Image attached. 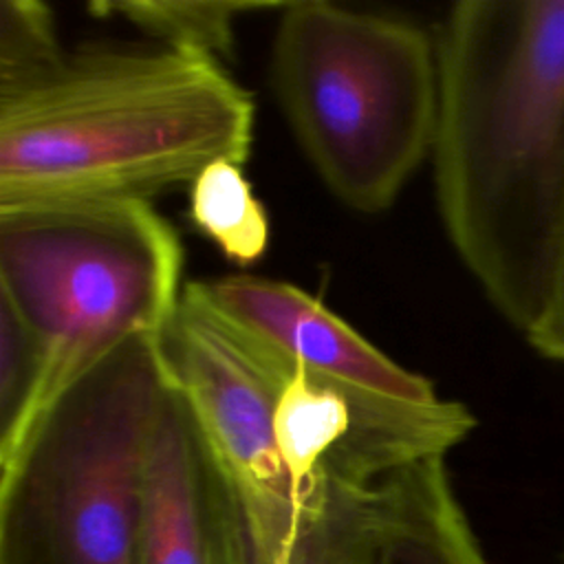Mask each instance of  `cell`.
Instances as JSON below:
<instances>
[{
	"label": "cell",
	"mask_w": 564,
	"mask_h": 564,
	"mask_svg": "<svg viewBox=\"0 0 564 564\" xmlns=\"http://www.w3.org/2000/svg\"><path fill=\"white\" fill-rule=\"evenodd\" d=\"M434 44L438 216L485 297L527 337L564 207V0H460Z\"/></svg>",
	"instance_id": "6da1fadb"
},
{
	"label": "cell",
	"mask_w": 564,
	"mask_h": 564,
	"mask_svg": "<svg viewBox=\"0 0 564 564\" xmlns=\"http://www.w3.org/2000/svg\"><path fill=\"white\" fill-rule=\"evenodd\" d=\"M253 99L218 62L165 46H84L0 97V205L148 200L209 163H245Z\"/></svg>",
	"instance_id": "7a4b0ae2"
},
{
	"label": "cell",
	"mask_w": 564,
	"mask_h": 564,
	"mask_svg": "<svg viewBox=\"0 0 564 564\" xmlns=\"http://www.w3.org/2000/svg\"><path fill=\"white\" fill-rule=\"evenodd\" d=\"M183 247L148 200L0 205V300L37 337L42 379L9 458L51 405L134 337L161 339L183 291Z\"/></svg>",
	"instance_id": "3957f363"
},
{
	"label": "cell",
	"mask_w": 564,
	"mask_h": 564,
	"mask_svg": "<svg viewBox=\"0 0 564 564\" xmlns=\"http://www.w3.org/2000/svg\"><path fill=\"white\" fill-rule=\"evenodd\" d=\"M271 84L308 163L355 212L388 209L432 154L436 44L410 20L328 0L284 2Z\"/></svg>",
	"instance_id": "277c9868"
},
{
	"label": "cell",
	"mask_w": 564,
	"mask_h": 564,
	"mask_svg": "<svg viewBox=\"0 0 564 564\" xmlns=\"http://www.w3.org/2000/svg\"><path fill=\"white\" fill-rule=\"evenodd\" d=\"M159 341L119 346L0 460V564H141L145 460L172 390Z\"/></svg>",
	"instance_id": "5b68a950"
},
{
	"label": "cell",
	"mask_w": 564,
	"mask_h": 564,
	"mask_svg": "<svg viewBox=\"0 0 564 564\" xmlns=\"http://www.w3.org/2000/svg\"><path fill=\"white\" fill-rule=\"evenodd\" d=\"M205 302L278 368L302 370L352 412L326 489H366L410 465L445 458L476 427L458 401L359 335L306 291L260 275L194 282Z\"/></svg>",
	"instance_id": "8992f818"
},
{
	"label": "cell",
	"mask_w": 564,
	"mask_h": 564,
	"mask_svg": "<svg viewBox=\"0 0 564 564\" xmlns=\"http://www.w3.org/2000/svg\"><path fill=\"white\" fill-rule=\"evenodd\" d=\"M170 381L253 546L280 549L302 509L273 432L282 375L185 284L161 335Z\"/></svg>",
	"instance_id": "52a82bcc"
},
{
	"label": "cell",
	"mask_w": 564,
	"mask_h": 564,
	"mask_svg": "<svg viewBox=\"0 0 564 564\" xmlns=\"http://www.w3.org/2000/svg\"><path fill=\"white\" fill-rule=\"evenodd\" d=\"M220 480L178 392L152 432L141 511V564H216Z\"/></svg>",
	"instance_id": "ba28073f"
},
{
	"label": "cell",
	"mask_w": 564,
	"mask_h": 564,
	"mask_svg": "<svg viewBox=\"0 0 564 564\" xmlns=\"http://www.w3.org/2000/svg\"><path fill=\"white\" fill-rule=\"evenodd\" d=\"M375 564H485L445 458L410 465L370 489Z\"/></svg>",
	"instance_id": "9c48e42d"
},
{
	"label": "cell",
	"mask_w": 564,
	"mask_h": 564,
	"mask_svg": "<svg viewBox=\"0 0 564 564\" xmlns=\"http://www.w3.org/2000/svg\"><path fill=\"white\" fill-rule=\"evenodd\" d=\"M278 370L282 383L273 410L275 443L295 498L306 507L326 491V478L350 436L352 412L335 390L302 370Z\"/></svg>",
	"instance_id": "30bf717a"
},
{
	"label": "cell",
	"mask_w": 564,
	"mask_h": 564,
	"mask_svg": "<svg viewBox=\"0 0 564 564\" xmlns=\"http://www.w3.org/2000/svg\"><path fill=\"white\" fill-rule=\"evenodd\" d=\"M284 2L242 0H99L88 9L97 18L115 15L170 51L214 59L234 51L236 24L251 11H280Z\"/></svg>",
	"instance_id": "8fae6325"
},
{
	"label": "cell",
	"mask_w": 564,
	"mask_h": 564,
	"mask_svg": "<svg viewBox=\"0 0 564 564\" xmlns=\"http://www.w3.org/2000/svg\"><path fill=\"white\" fill-rule=\"evenodd\" d=\"M189 220L238 267L258 262L269 247V216L256 198L242 165L209 163L189 183Z\"/></svg>",
	"instance_id": "7c38bea8"
},
{
	"label": "cell",
	"mask_w": 564,
	"mask_h": 564,
	"mask_svg": "<svg viewBox=\"0 0 564 564\" xmlns=\"http://www.w3.org/2000/svg\"><path fill=\"white\" fill-rule=\"evenodd\" d=\"M366 489H326L313 498L271 562L251 564H375L372 505Z\"/></svg>",
	"instance_id": "4fadbf2b"
},
{
	"label": "cell",
	"mask_w": 564,
	"mask_h": 564,
	"mask_svg": "<svg viewBox=\"0 0 564 564\" xmlns=\"http://www.w3.org/2000/svg\"><path fill=\"white\" fill-rule=\"evenodd\" d=\"M66 53L44 2L0 0V97L40 82Z\"/></svg>",
	"instance_id": "5bb4252c"
},
{
	"label": "cell",
	"mask_w": 564,
	"mask_h": 564,
	"mask_svg": "<svg viewBox=\"0 0 564 564\" xmlns=\"http://www.w3.org/2000/svg\"><path fill=\"white\" fill-rule=\"evenodd\" d=\"M44 355L22 317L0 300V445L22 427L42 379Z\"/></svg>",
	"instance_id": "9a60e30c"
},
{
	"label": "cell",
	"mask_w": 564,
	"mask_h": 564,
	"mask_svg": "<svg viewBox=\"0 0 564 564\" xmlns=\"http://www.w3.org/2000/svg\"><path fill=\"white\" fill-rule=\"evenodd\" d=\"M527 339L542 357L564 364V207L546 304Z\"/></svg>",
	"instance_id": "2e32d148"
}]
</instances>
